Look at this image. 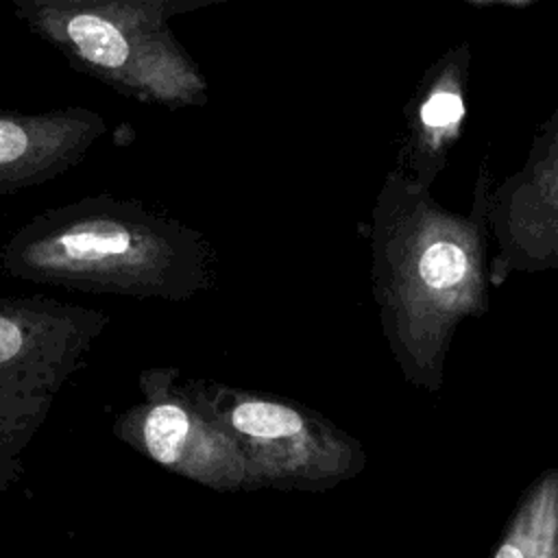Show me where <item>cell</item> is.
<instances>
[{
    "label": "cell",
    "mask_w": 558,
    "mask_h": 558,
    "mask_svg": "<svg viewBox=\"0 0 558 558\" xmlns=\"http://www.w3.org/2000/svg\"><path fill=\"white\" fill-rule=\"evenodd\" d=\"M493 172L482 163L469 214L451 211L392 168L368 222L373 296L405 379L438 392L458 327L488 310Z\"/></svg>",
    "instance_id": "obj_1"
},
{
    "label": "cell",
    "mask_w": 558,
    "mask_h": 558,
    "mask_svg": "<svg viewBox=\"0 0 558 558\" xmlns=\"http://www.w3.org/2000/svg\"><path fill=\"white\" fill-rule=\"evenodd\" d=\"M0 270L70 290L181 301L214 279V251L201 231L137 201L87 196L13 231Z\"/></svg>",
    "instance_id": "obj_2"
},
{
    "label": "cell",
    "mask_w": 558,
    "mask_h": 558,
    "mask_svg": "<svg viewBox=\"0 0 558 558\" xmlns=\"http://www.w3.org/2000/svg\"><path fill=\"white\" fill-rule=\"evenodd\" d=\"M15 9L72 65L126 96L170 109L207 100V78L170 31L166 4L78 0Z\"/></svg>",
    "instance_id": "obj_3"
},
{
    "label": "cell",
    "mask_w": 558,
    "mask_h": 558,
    "mask_svg": "<svg viewBox=\"0 0 558 558\" xmlns=\"http://www.w3.org/2000/svg\"><path fill=\"white\" fill-rule=\"evenodd\" d=\"M488 227L493 288L517 272L558 270V98L519 170L493 183Z\"/></svg>",
    "instance_id": "obj_4"
},
{
    "label": "cell",
    "mask_w": 558,
    "mask_h": 558,
    "mask_svg": "<svg viewBox=\"0 0 558 558\" xmlns=\"http://www.w3.org/2000/svg\"><path fill=\"white\" fill-rule=\"evenodd\" d=\"M471 44L460 41L421 74L405 109L397 170L423 187L436 183L460 140L469 105Z\"/></svg>",
    "instance_id": "obj_5"
},
{
    "label": "cell",
    "mask_w": 558,
    "mask_h": 558,
    "mask_svg": "<svg viewBox=\"0 0 558 558\" xmlns=\"http://www.w3.org/2000/svg\"><path fill=\"white\" fill-rule=\"evenodd\" d=\"M105 131L102 116L87 107L0 111V196L59 177L76 166Z\"/></svg>",
    "instance_id": "obj_6"
},
{
    "label": "cell",
    "mask_w": 558,
    "mask_h": 558,
    "mask_svg": "<svg viewBox=\"0 0 558 558\" xmlns=\"http://www.w3.org/2000/svg\"><path fill=\"white\" fill-rule=\"evenodd\" d=\"M490 558H558V469L523 490Z\"/></svg>",
    "instance_id": "obj_7"
},
{
    "label": "cell",
    "mask_w": 558,
    "mask_h": 558,
    "mask_svg": "<svg viewBox=\"0 0 558 558\" xmlns=\"http://www.w3.org/2000/svg\"><path fill=\"white\" fill-rule=\"evenodd\" d=\"M231 423L240 434L255 440H290L299 445H323L342 438L329 432L316 434L310 429L307 421L294 408L262 399H248L238 403L231 412Z\"/></svg>",
    "instance_id": "obj_8"
},
{
    "label": "cell",
    "mask_w": 558,
    "mask_h": 558,
    "mask_svg": "<svg viewBox=\"0 0 558 558\" xmlns=\"http://www.w3.org/2000/svg\"><path fill=\"white\" fill-rule=\"evenodd\" d=\"M203 427L194 425L190 414L174 403H159L150 408L144 418V442L148 453L172 469H183L187 447L194 440L201 445Z\"/></svg>",
    "instance_id": "obj_9"
},
{
    "label": "cell",
    "mask_w": 558,
    "mask_h": 558,
    "mask_svg": "<svg viewBox=\"0 0 558 558\" xmlns=\"http://www.w3.org/2000/svg\"><path fill=\"white\" fill-rule=\"evenodd\" d=\"M15 7H22V4H44V2H78V0H13ZM144 2H159V4H166L170 9H181L183 4H190V2H207V0H144Z\"/></svg>",
    "instance_id": "obj_10"
}]
</instances>
